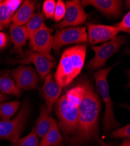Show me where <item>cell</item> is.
Here are the masks:
<instances>
[{
	"label": "cell",
	"mask_w": 130,
	"mask_h": 146,
	"mask_svg": "<svg viewBox=\"0 0 130 146\" xmlns=\"http://www.w3.org/2000/svg\"><path fill=\"white\" fill-rule=\"evenodd\" d=\"M82 96L78 108L77 127L74 135L68 141L73 146H79L96 141L101 146H110L103 141L99 135L100 100L92 85L88 81L80 84Z\"/></svg>",
	"instance_id": "obj_1"
},
{
	"label": "cell",
	"mask_w": 130,
	"mask_h": 146,
	"mask_svg": "<svg viewBox=\"0 0 130 146\" xmlns=\"http://www.w3.org/2000/svg\"><path fill=\"white\" fill-rule=\"evenodd\" d=\"M82 96L81 85L67 91L55 102L58 126L68 140L75 132L78 120V108Z\"/></svg>",
	"instance_id": "obj_2"
},
{
	"label": "cell",
	"mask_w": 130,
	"mask_h": 146,
	"mask_svg": "<svg viewBox=\"0 0 130 146\" xmlns=\"http://www.w3.org/2000/svg\"><path fill=\"white\" fill-rule=\"evenodd\" d=\"M86 47V44H79L67 48L63 53L54 76L61 87L68 86L80 74L84 65Z\"/></svg>",
	"instance_id": "obj_3"
},
{
	"label": "cell",
	"mask_w": 130,
	"mask_h": 146,
	"mask_svg": "<svg viewBox=\"0 0 130 146\" xmlns=\"http://www.w3.org/2000/svg\"><path fill=\"white\" fill-rule=\"evenodd\" d=\"M112 67L102 69L94 73L97 91L102 96L106 105L105 112L103 117V127L104 132H108L119 127L120 125L116 121L114 116L113 103L110 97L109 86L107 80L108 74Z\"/></svg>",
	"instance_id": "obj_4"
},
{
	"label": "cell",
	"mask_w": 130,
	"mask_h": 146,
	"mask_svg": "<svg viewBox=\"0 0 130 146\" xmlns=\"http://www.w3.org/2000/svg\"><path fill=\"white\" fill-rule=\"evenodd\" d=\"M29 111L28 102L25 100L19 113L14 119L0 121V139L7 140L13 144L16 143L25 125Z\"/></svg>",
	"instance_id": "obj_5"
},
{
	"label": "cell",
	"mask_w": 130,
	"mask_h": 146,
	"mask_svg": "<svg viewBox=\"0 0 130 146\" xmlns=\"http://www.w3.org/2000/svg\"><path fill=\"white\" fill-rule=\"evenodd\" d=\"M125 41V36L117 35L110 41L106 42L102 45L92 47V50L94 52V57L88 62L86 68L92 70L102 68L113 54L119 52L120 47Z\"/></svg>",
	"instance_id": "obj_6"
},
{
	"label": "cell",
	"mask_w": 130,
	"mask_h": 146,
	"mask_svg": "<svg viewBox=\"0 0 130 146\" xmlns=\"http://www.w3.org/2000/svg\"><path fill=\"white\" fill-rule=\"evenodd\" d=\"M87 40L88 35L85 27H70L59 29L53 36L52 48L55 52L58 53L65 45L84 43Z\"/></svg>",
	"instance_id": "obj_7"
},
{
	"label": "cell",
	"mask_w": 130,
	"mask_h": 146,
	"mask_svg": "<svg viewBox=\"0 0 130 146\" xmlns=\"http://www.w3.org/2000/svg\"><path fill=\"white\" fill-rule=\"evenodd\" d=\"M19 57L22 58L9 60L8 63L11 64H20L23 65L33 63L36 67L42 80L45 79L51 70L56 65L54 61L49 60L40 53L32 51V50H26L23 52V55L19 56Z\"/></svg>",
	"instance_id": "obj_8"
},
{
	"label": "cell",
	"mask_w": 130,
	"mask_h": 146,
	"mask_svg": "<svg viewBox=\"0 0 130 146\" xmlns=\"http://www.w3.org/2000/svg\"><path fill=\"white\" fill-rule=\"evenodd\" d=\"M53 29L47 27L43 23L41 27L36 32L29 40L31 50L43 55L47 59L53 61V56L51 55L53 42Z\"/></svg>",
	"instance_id": "obj_9"
},
{
	"label": "cell",
	"mask_w": 130,
	"mask_h": 146,
	"mask_svg": "<svg viewBox=\"0 0 130 146\" xmlns=\"http://www.w3.org/2000/svg\"><path fill=\"white\" fill-rule=\"evenodd\" d=\"M88 17V14L86 13L79 1H68L65 4V13L63 20L58 24H55L53 27L59 30L69 27L80 25L86 22Z\"/></svg>",
	"instance_id": "obj_10"
},
{
	"label": "cell",
	"mask_w": 130,
	"mask_h": 146,
	"mask_svg": "<svg viewBox=\"0 0 130 146\" xmlns=\"http://www.w3.org/2000/svg\"><path fill=\"white\" fill-rule=\"evenodd\" d=\"M12 75L20 89L26 91L34 89L39 83V76L31 66H19L13 70Z\"/></svg>",
	"instance_id": "obj_11"
},
{
	"label": "cell",
	"mask_w": 130,
	"mask_h": 146,
	"mask_svg": "<svg viewBox=\"0 0 130 146\" xmlns=\"http://www.w3.org/2000/svg\"><path fill=\"white\" fill-rule=\"evenodd\" d=\"M88 40L90 45L112 40L120 32L114 26L101 25H88Z\"/></svg>",
	"instance_id": "obj_12"
},
{
	"label": "cell",
	"mask_w": 130,
	"mask_h": 146,
	"mask_svg": "<svg viewBox=\"0 0 130 146\" xmlns=\"http://www.w3.org/2000/svg\"><path fill=\"white\" fill-rule=\"evenodd\" d=\"M83 7L92 6L103 14L113 17H120L122 14L123 3L118 0H82Z\"/></svg>",
	"instance_id": "obj_13"
},
{
	"label": "cell",
	"mask_w": 130,
	"mask_h": 146,
	"mask_svg": "<svg viewBox=\"0 0 130 146\" xmlns=\"http://www.w3.org/2000/svg\"><path fill=\"white\" fill-rule=\"evenodd\" d=\"M62 88L53 80L51 74H49L46 77L42 91L46 100V108L50 116H51L53 106L60 97Z\"/></svg>",
	"instance_id": "obj_14"
},
{
	"label": "cell",
	"mask_w": 130,
	"mask_h": 146,
	"mask_svg": "<svg viewBox=\"0 0 130 146\" xmlns=\"http://www.w3.org/2000/svg\"><path fill=\"white\" fill-rule=\"evenodd\" d=\"M10 40L14 44V47L11 53L23 55V52L22 47L25 46L29 36L25 26H18L14 24H11L9 28Z\"/></svg>",
	"instance_id": "obj_15"
},
{
	"label": "cell",
	"mask_w": 130,
	"mask_h": 146,
	"mask_svg": "<svg viewBox=\"0 0 130 146\" xmlns=\"http://www.w3.org/2000/svg\"><path fill=\"white\" fill-rule=\"evenodd\" d=\"M36 1L26 0L23 3L12 18L13 24L18 26L24 25L30 19L36 9Z\"/></svg>",
	"instance_id": "obj_16"
},
{
	"label": "cell",
	"mask_w": 130,
	"mask_h": 146,
	"mask_svg": "<svg viewBox=\"0 0 130 146\" xmlns=\"http://www.w3.org/2000/svg\"><path fill=\"white\" fill-rule=\"evenodd\" d=\"M22 2L21 0L0 1V26L8 27L14 14Z\"/></svg>",
	"instance_id": "obj_17"
},
{
	"label": "cell",
	"mask_w": 130,
	"mask_h": 146,
	"mask_svg": "<svg viewBox=\"0 0 130 146\" xmlns=\"http://www.w3.org/2000/svg\"><path fill=\"white\" fill-rule=\"evenodd\" d=\"M52 116H50L44 105L40 107V113L36 121L35 131L37 136L40 138H43L49 131L51 125Z\"/></svg>",
	"instance_id": "obj_18"
},
{
	"label": "cell",
	"mask_w": 130,
	"mask_h": 146,
	"mask_svg": "<svg viewBox=\"0 0 130 146\" xmlns=\"http://www.w3.org/2000/svg\"><path fill=\"white\" fill-rule=\"evenodd\" d=\"M63 140V138L59 131L56 121L52 117L50 129L42 138L39 146H60Z\"/></svg>",
	"instance_id": "obj_19"
},
{
	"label": "cell",
	"mask_w": 130,
	"mask_h": 146,
	"mask_svg": "<svg viewBox=\"0 0 130 146\" xmlns=\"http://www.w3.org/2000/svg\"><path fill=\"white\" fill-rule=\"evenodd\" d=\"M0 91L3 94L13 95L19 98L22 94L20 89L15 84L8 74H5L0 77Z\"/></svg>",
	"instance_id": "obj_20"
},
{
	"label": "cell",
	"mask_w": 130,
	"mask_h": 146,
	"mask_svg": "<svg viewBox=\"0 0 130 146\" xmlns=\"http://www.w3.org/2000/svg\"><path fill=\"white\" fill-rule=\"evenodd\" d=\"M20 103L15 100L0 104V117L3 121H9L10 118L16 112Z\"/></svg>",
	"instance_id": "obj_21"
},
{
	"label": "cell",
	"mask_w": 130,
	"mask_h": 146,
	"mask_svg": "<svg viewBox=\"0 0 130 146\" xmlns=\"http://www.w3.org/2000/svg\"><path fill=\"white\" fill-rule=\"evenodd\" d=\"M46 19V17L43 13H39L34 14L30 19L26 23L25 27L29 40L32 38L34 33L36 32L42 25L43 21Z\"/></svg>",
	"instance_id": "obj_22"
},
{
	"label": "cell",
	"mask_w": 130,
	"mask_h": 146,
	"mask_svg": "<svg viewBox=\"0 0 130 146\" xmlns=\"http://www.w3.org/2000/svg\"><path fill=\"white\" fill-rule=\"evenodd\" d=\"M11 146H39V137L37 136L34 127L32 126V130L28 135L21 139Z\"/></svg>",
	"instance_id": "obj_23"
},
{
	"label": "cell",
	"mask_w": 130,
	"mask_h": 146,
	"mask_svg": "<svg viewBox=\"0 0 130 146\" xmlns=\"http://www.w3.org/2000/svg\"><path fill=\"white\" fill-rule=\"evenodd\" d=\"M56 3L54 0H46L43 3V10L46 18L53 19Z\"/></svg>",
	"instance_id": "obj_24"
},
{
	"label": "cell",
	"mask_w": 130,
	"mask_h": 146,
	"mask_svg": "<svg viewBox=\"0 0 130 146\" xmlns=\"http://www.w3.org/2000/svg\"><path fill=\"white\" fill-rule=\"evenodd\" d=\"M110 136L112 138H129L130 137V125L128 124L124 127L120 129H117L113 131L110 134Z\"/></svg>",
	"instance_id": "obj_25"
},
{
	"label": "cell",
	"mask_w": 130,
	"mask_h": 146,
	"mask_svg": "<svg viewBox=\"0 0 130 146\" xmlns=\"http://www.w3.org/2000/svg\"><path fill=\"white\" fill-rule=\"evenodd\" d=\"M65 13V4L63 1L58 0L57 1L54 14V18L56 22H59L63 19Z\"/></svg>",
	"instance_id": "obj_26"
},
{
	"label": "cell",
	"mask_w": 130,
	"mask_h": 146,
	"mask_svg": "<svg viewBox=\"0 0 130 146\" xmlns=\"http://www.w3.org/2000/svg\"><path fill=\"white\" fill-rule=\"evenodd\" d=\"M120 32L130 33V13H128L124 16L122 21L114 25Z\"/></svg>",
	"instance_id": "obj_27"
},
{
	"label": "cell",
	"mask_w": 130,
	"mask_h": 146,
	"mask_svg": "<svg viewBox=\"0 0 130 146\" xmlns=\"http://www.w3.org/2000/svg\"><path fill=\"white\" fill-rule=\"evenodd\" d=\"M7 42L8 39L6 35L0 32V49H2L7 45Z\"/></svg>",
	"instance_id": "obj_28"
},
{
	"label": "cell",
	"mask_w": 130,
	"mask_h": 146,
	"mask_svg": "<svg viewBox=\"0 0 130 146\" xmlns=\"http://www.w3.org/2000/svg\"><path fill=\"white\" fill-rule=\"evenodd\" d=\"M119 146H130V140L129 138H127L124 140L123 143Z\"/></svg>",
	"instance_id": "obj_29"
},
{
	"label": "cell",
	"mask_w": 130,
	"mask_h": 146,
	"mask_svg": "<svg viewBox=\"0 0 130 146\" xmlns=\"http://www.w3.org/2000/svg\"><path fill=\"white\" fill-rule=\"evenodd\" d=\"M7 99H8V97L6 95H5L2 93H0V104Z\"/></svg>",
	"instance_id": "obj_30"
},
{
	"label": "cell",
	"mask_w": 130,
	"mask_h": 146,
	"mask_svg": "<svg viewBox=\"0 0 130 146\" xmlns=\"http://www.w3.org/2000/svg\"><path fill=\"white\" fill-rule=\"evenodd\" d=\"M3 29V28L1 26H0V31H1Z\"/></svg>",
	"instance_id": "obj_31"
}]
</instances>
